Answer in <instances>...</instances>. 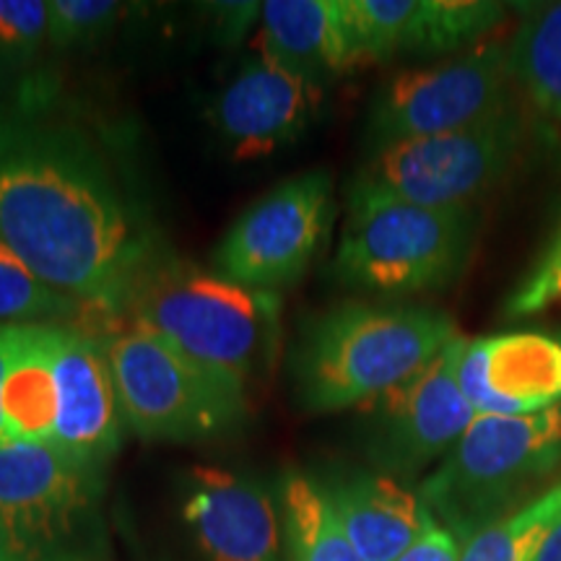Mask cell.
<instances>
[{
	"label": "cell",
	"mask_w": 561,
	"mask_h": 561,
	"mask_svg": "<svg viewBox=\"0 0 561 561\" xmlns=\"http://www.w3.org/2000/svg\"><path fill=\"white\" fill-rule=\"evenodd\" d=\"M0 244L110 333L164 250L100 140L32 100L0 104Z\"/></svg>",
	"instance_id": "cell-1"
},
{
	"label": "cell",
	"mask_w": 561,
	"mask_h": 561,
	"mask_svg": "<svg viewBox=\"0 0 561 561\" xmlns=\"http://www.w3.org/2000/svg\"><path fill=\"white\" fill-rule=\"evenodd\" d=\"M458 325L419 305L348 301L305 325L291 356L299 405L339 413L375 401L416 377L450 343Z\"/></svg>",
	"instance_id": "cell-2"
},
{
	"label": "cell",
	"mask_w": 561,
	"mask_h": 561,
	"mask_svg": "<svg viewBox=\"0 0 561 561\" xmlns=\"http://www.w3.org/2000/svg\"><path fill=\"white\" fill-rule=\"evenodd\" d=\"M123 322L248 388L278 354L280 297L164 252L140 280Z\"/></svg>",
	"instance_id": "cell-3"
},
{
	"label": "cell",
	"mask_w": 561,
	"mask_h": 561,
	"mask_svg": "<svg viewBox=\"0 0 561 561\" xmlns=\"http://www.w3.org/2000/svg\"><path fill=\"white\" fill-rule=\"evenodd\" d=\"M476 231L473 206H419L351 185L333 276L346 289L375 297L447 289L471 261Z\"/></svg>",
	"instance_id": "cell-4"
},
{
	"label": "cell",
	"mask_w": 561,
	"mask_h": 561,
	"mask_svg": "<svg viewBox=\"0 0 561 561\" xmlns=\"http://www.w3.org/2000/svg\"><path fill=\"white\" fill-rule=\"evenodd\" d=\"M561 468V405L525 416H476L419 496L460 546L538 496Z\"/></svg>",
	"instance_id": "cell-5"
},
{
	"label": "cell",
	"mask_w": 561,
	"mask_h": 561,
	"mask_svg": "<svg viewBox=\"0 0 561 561\" xmlns=\"http://www.w3.org/2000/svg\"><path fill=\"white\" fill-rule=\"evenodd\" d=\"M0 561H110L104 466L53 445H0Z\"/></svg>",
	"instance_id": "cell-6"
},
{
	"label": "cell",
	"mask_w": 561,
	"mask_h": 561,
	"mask_svg": "<svg viewBox=\"0 0 561 561\" xmlns=\"http://www.w3.org/2000/svg\"><path fill=\"white\" fill-rule=\"evenodd\" d=\"M104 335L130 432L159 442H206L240 430L248 388L216 375L144 328L121 322Z\"/></svg>",
	"instance_id": "cell-7"
},
{
	"label": "cell",
	"mask_w": 561,
	"mask_h": 561,
	"mask_svg": "<svg viewBox=\"0 0 561 561\" xmlns=\"http://www.w3.org/2000/svg\"><path fill=\"white\" fill-rule=\"evenodd\" d=\"M510 39L489 37L458 55L392 76L369 104L371 149L473 128L515 110Z\"/></svg>",
	"instance_id": "cell-8"
},
{
	"label": "cell",
	"mask_w": 561,
	"mask_h": 561,
	"mask_svg": "<svg viewBox=\"0 0 561 561\" xmlns=\"http://www.w3.org/2000/svg\"><path fill=\"white\" fill-rule=\"evenodd\" d=\"M525 140L520 112L442 136L401 140L371 153L354 185L432 208L473 206L507 178Z\"/></svg>",
	"instance_id": "cell-9"
},
{
	"label": "cell",
	"mask_w": 561,
	"mask_h": 561,
	"mask_svg": "<svg viewBox=\"0 0 561 561\" xmlns=\"http://www.w3.org/2000/svg\"><path fill=\"white\" fill-rule=\"evenodd\" d=\"M333 216V178L310 170L278 182L227 229L214 271L257 291L294 286L325 240Z\"/></svg>",
	"instance_id": "cell-10"
},
{
	"label": "cell",
	"mask_w": 561,
	"mask_h": 561,
	"mask_svg": "<svg viewBox=\"0 0 561 561\" xmlns=\"http://www.w3.org/2000/svg\"><path fill=\"white\" fill-rule=\"evenodd\" d=\"M466 343V335H458L409 382L359 405L364 450L377 471L411 479L445 458L473 424L476 411L458 382Z\"/></svg>",
	"instance_id": "cell-11"
},
{
	"label": "cell",
	"mask_w": 561,
	"mask_h": 561,
	"mask_svg": "<svg viewBox=\"0 0 561 561\" xmlns=\"http://www.w3.org/2000/svg\"><path fill=\"white\" fill-rule=\"evenodd\" d=\"M507 9L494 0H341L354 68L405 55H458L494 37Z\"/></svg>",
	"instance_id": "cell-12"
},
{
	"label": "cell",
	"mask_w": 561,
	"mask_h": 561,
	"mask_svg": "<svg viewBox=\"0 0 561 561\" xmlns=\"http://www.w3.org/2000/svg\"><path fill=\"white\" fill-rule=\"evenodd\" d=\"M325 89L263 55L240 68L210 110L234 159H261L299 140L318 121Z\"/></svg>",
	"instance_id": "cell-13"
},
{
	"label": "cell",
	"mask_w": 561,
	"mask_h": 561,
	"mask_svg": "<svg viewBox=\"0 0 561 561\" xmlns=\"http://www.w3.org/2000/svg\"><path fill=\"white\" fill-rule=\"evenodd\" d=\"M55 382L58 424L53 447L94 466H107L121 450L128 424L104 335L81 328H55Z\"/></svg>",
	"instance_id": "cell-14"
},
{
	"label": "cell",
	"mask_w": 561,
	"mask_h": 561,
	"mask_svg": "<svg viewBox=\"0 0 561 561\" xmlns=\"http://www.w3.org/2000/svg\"><path fill=\"white\" fill-rule=\"evenodd\" d=\"M182 517L208 561H286L280 507L261 483L224 468H193Z\"/></svg>",
	"instance_id": "cell-15"
},
{
	"label": "cell",
	"mask_w": 561,
	"mask_h": 561,
	"mask_svg": "<svg viewBox=\"0 0 561 561\" xmlns=\"http://www.w3.org/2000/svg\"><path fill=\"white\" fill-rule=\"evenodd\" d=\"M325 491L362 561H398L430 520L416 491L380 471L343 473Z\"/></svg>",
	"instance_id": "cell-16"
},
{
	"label": "cell",
	"mask_w": 561,
	"mask_h": 561,
	"mask_svg": "<svg viewBox=\"0 0 561 561\" xmlns=\"http://www.w3.org/2000/svg\"><path fill=\"white\" fill-rule=\"evenodd\" d=\"M261 55L325 89L354 70L341 0H268L261 5Z\"/></svg>",
	"instance_id": "cell-17"
},
{
	"label": "cell",
	"mask_w": 561,
	"mask_h": 561,
	"mask_svg": "<svg viewBox=\"0 0 561 561\" xmlns=\"http://www.w3.org/2000/svg\"><path fill=\"white\" fill-rule=\"evenodd\" d=\"M55 328L60 325H11V362L0 392V413L9 442H55Z\"/></svg>",
	"instance_id": "cell-18"
},
{
	"label": "cell",
	"mask_w": 561,
	"mask_h": 561,
	"mask_svg": "<svg viewBox=\"0 0 561 561\" xmlns=\"http://www.w3.org/2000/svg\"><path fill=\"white\" fill-rule=\"evenodd\" d=\"M486 382L504 401L536 413L561 403V333L517 331L486 339Z\"/></svg>",
	"instance_id": "cell-19"
},
{
	"label": "cell",
	"mask_w": 561,
	"mask_h": 561,
	"mask_svg": "<svg viewBox=\"0 0 561 561\" xmlns=\"http://www.w3.org/2000/svg\"><path fill=\"white\" fill-rule=\"evenodd\" d=\"M512 70L533 112L561 130V0L533 5L510 39Z\"/></svg>",
	"instance_id": "cell-20"
},
{
	"label": "cell",
	"mask_w": 561,
	"mask_h": 561,
	"mask_svg": "<svg viewBox=\"0 0 561 561\" xmlns=\"http://www.w3.org/2000/svg\"><path fill=\"white\" fill-rule=\"evenodd\" d=\"M286 561H362L322 483L289 473L280 483Z\"/></svg>",
	"instance_id": "cell-21"
},
{
	"label": "cell",
	"mask_w": 561,
	"mask_h": 561,
	"mask_svg": "<svg viewBox=\"0 0 561 561\" xmlns=\"http://www.w3.org/2000/svg\"><path fill=\"white\" fill-rule=\"evenodd\" d=\"M561 517V481L551 483L525 507L510 512L468 538L460 561H533Z\"/></svg>",
	"instance_id": "cell-22"
},
{
	"label": "cell",
	"mask_w": 561,
	"mask_h": 561,
	"mask_svg": "<svg viewBox=\"0 0 561 561\" xmlns=\"http://www.w3.org/2000/svg\"><path fill=\"white\" fill-rule=\"evenodd\" d=\"M0 325H60L91 331L87 314L47 286L5 244H0Z\"/></svg>",
	"instance_id": "cell-23"
},
{
	"label": "cell",
	"mask_w": 561,
	"mask_h": 561,
	"mask_svg": "<svg viewBox=\"0 0 561 561\" xmlns=\"http://www.w3.org/2000/svg\"><path fill=\"white\" fill-rule=\"evenodd\" d=\"M123 13L125 5L115 0H47V47L68 53L100 45Z\"/></svg>",
	"instance_id": "cell-24"
},
{
	"label": "cell",
	"mask_w": 561,
	"mask_h": 561,
	"mask_svg": "<svg viewBox=\"0 0 561 561\" xmlns=\"http://www.w3.org/2000/svg\"><path fill=\"white\" fill-rule=\"evenodd\" d=\"M47 47V0H0V81L26 73Z\"/></svg>",
	"instance_id": "cell-25"
},
{
	"label": "cell",
	"mask_w": 561,
	"mask_h": 561,
	"mask_svg": "<svg viewBox=\"0 0 561 561\" xmlns=\"http://www.w3.org/2000/svg\"><path fill=\"white\" fill-rule=\"evenodd\" d=\"M458 382L476 416H525L517 403L504 401L486 382V339H468L458 367Z\"/></svg>",
	"instance_id": "cell-26"
},
{
	"label": "cell",
	"mask_w": 561,
	"mask_h": 561,
	"mask_svg": "<svg viewBox=\"0 0 561 561\" xmlns=\"http://www.w3.org/2000/svg\"><path fill=\"white\" fill-rule=\"evenodd\" d=\"M551 305H561V237L541 265L533 271V276L512 294L507 314L510 318H528Z\"/></svg>",
	"instance_id": "cell-27"
},
{
	"label": "cell",
	"mask_w": 561,
	"mask_h": 561,
	"mask_svg": "<svg viewBox=\"0 0 561 561\" xmlns=\"http://www.w3.org/2000/svg\"><path fill=\"white\" fill-rule=\"evenodd\" d=\"M460 549L462 546L458 538L442 528L430 512V520H426L421 536L398 561H460Z\"/></svg>",
	"instance_id": "cell-28"
},
{
	"label": "cell",
	"mask_w": 561,
	"mask_h": 561,
	"mask_svg": "<svg viewBox=\"0 0 561 561\" xmlns=\"http://www.w3.org/2000/svg\"><path fill=\"white\" fill-rule=\"evenodd\" d=\"M9 362H11V325H0V392H3V382H5V371H9ZM5 439V426H3V413H0V445Z\"/></svg>",
	"instance_id": "cell-29"
},
{
	"label": "cell",
	"mask_w": 561,
	"mask_h": 561,
	"mask_svg": "<svg viewBox=\"0 0 561 561\" xmlns=\"http://www.w3.org/2000/svg\"><path fill=\"white\" fill-rule=\"evenodd\" d=\"M533 561H561V517L553 523V528L549 530V536L543 538L541 549H538Z\"/></svg>",
	"instance_id": "cell-30"
},
{
	"label": "cell",
	"mask_w": 561,
	"mask_h": 561,
	"mask_svg": "<svg viewBox=\"0 0 561 561\" xmlns=\"http://www.w3.org/2000/svg\"><path fill=\"white\" fill-rule=\"evenodd\" d=\"M559 405H561V403H559Z\"/></svg>",
	"instance_id": "cell-31"
}]
</instances>
